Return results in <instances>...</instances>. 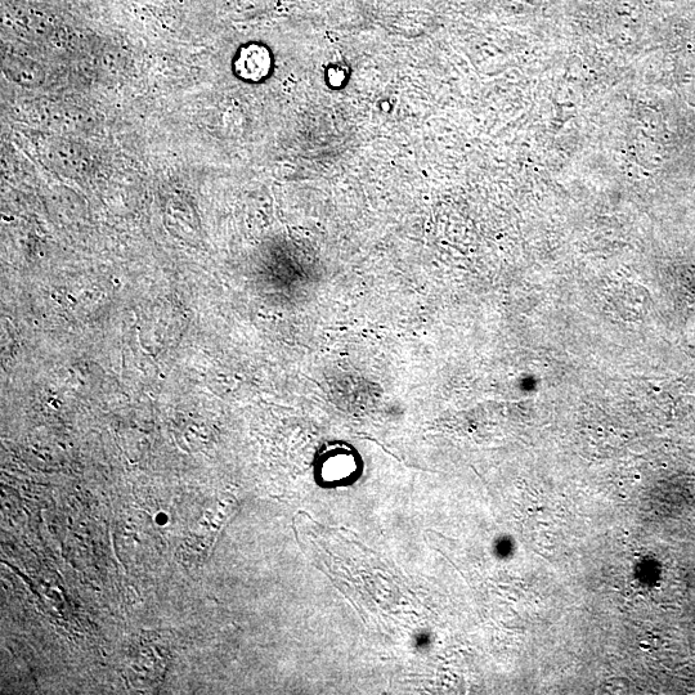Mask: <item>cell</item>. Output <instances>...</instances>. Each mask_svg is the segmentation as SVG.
I'll return each instance as SVG.
<instances>
[{"mask_svg":"<svg viewBox=\"0 0 695 695\" xmlns=\"http://www.w3.org/2000/svg\"><path fill=\"white\" fill-rule=\"evenodd\" d=\"M269 66H271V58L267 49L260 46L242 49L239 60L236 62L237 73L242 78L250 80L264 78L268 74Z\"/></svg>","mask_w":695,"mask_h":695,"instance_id":"1","label":"cell"}]
</instances>
